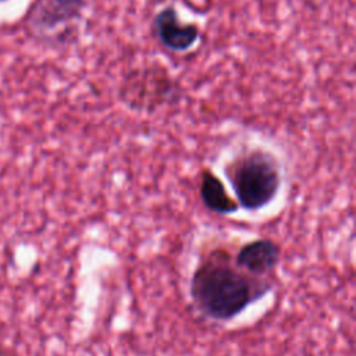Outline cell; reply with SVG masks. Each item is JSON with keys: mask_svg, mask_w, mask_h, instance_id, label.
I'll use <instances>...</instances> for the list:
<instances>
[{"mask_svg": "<svg viewBox=\"0 0 356 356\" xmlns=\"http://www.w3.org/2000/svg\"><path fill=\"white\" fill-rule=\"evenodd\" d=\"M85 0H38L33 22L43 29H54L76 18Z\"/></svg>", "mask_w": 356, "mask_h": 356, "instance_id": "obj_5", "label": "cell"}, {"mask_svg": "<svg viewBox=\"0 0 356 356\" xmlns=\"http://www.w3.org/2000/svg\"><path fill=\"white\" fill-rule=\"evenodd\" d=\"M0 1H3V0H0Z\"/></svg>", "mask_w": 356, "mask_h": 356, "instance_id": "obj_7", "label": "cell"}, {"mask_svg": "<svg viewBox=\"0 0 356 356\" xmlns=\"http://www.w3.org/2000/svg\"><path fill=\"white\" fill-rule=\"evenodd\" d=\"M199 196L204 207L216 214H232L239 207L236 200L228 195L221 179L209 170H203L200 174Z\"/></svg>", "mask_w": 356, "mask_h": 356, "instance_id": "obj_6", "label": "cell"}, {"mask_svg": "<svg viewBox=\"0 0 356 356\" xmlns=\"http://www.w3.org/2000/svg\"><path fill=\"white\" fill-rule=\"evenodd\" d=\"M273 284L236 267L225 249H213L196 266L189 295L197 310L214 321H229L270 292Z\"/></svg>", "mask_w": 356, "mask_h": 356, "instance_id": "obj_1", "label": "cell"}, {"mask_svg": "<svg viewBox=\"0 0 356 356\" xmlns=\"http://www.w3.org/2000/svg\"><path fill=\"white\" fill-rule=\"evenodd\" d=\"M154 29L159 40L172 51L188 50L199 38L197 26L181 24L172 7H165L157 13L154 17Z\"/></svg>", "mask_w": 356, "mask_h": 356, "instance_id": "obj_4", "label": "cell"}, {"mask_svg": "<svg viewBox=\"0 0 356 356\" xmlns=\"http://www.w3.org/2000/svg\"><path fill=\"white\" fill-rule=\"evenodd\" d=\"M228 179L238 206L254 211L270 204L281 188L277 159L264 150H252L236 159L228 168Z\"/></svg>", "mask_w": 356, "mask_h": 356, "instance_id": "obj_2", "label": "cell"}, {"mask_svg": "<svg viewBox=\"0 0 356 356\" xmlns=\"http://www.w3.org/2000/svg\"><path fill=\"white\" fill-rule=\"evenodd\" d=\"M281 259V248L273 239L261 238L242 245L234 263L241 270L254 277H263L273 271Z\"/></svg>", "mask_w": 356, "mask_h": 356, "instance_id": "obj_3", "label": "cell"}]
</instances>
